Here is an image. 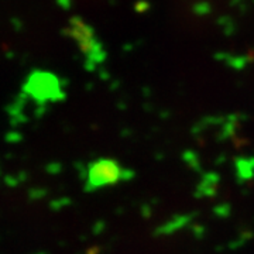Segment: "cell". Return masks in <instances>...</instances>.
Wrapping results in <instances>:
<instances>
[{
	"label": "cell",
	"mask_w": 254,
	"mask_h": 254,
	"mask_svg": "<svg viewBox=\"0 0 254 254\" xmlns=\"http://www.w3.org/2000/svg\"><path fill=\"white\" fill-rule=\"evenodd\" d=\"M122 178V168L113 160H100L89 170V184L92 187H106L115 184Z\"/></svg>",
	"instance_id": "1"
}]
</instances>
